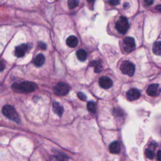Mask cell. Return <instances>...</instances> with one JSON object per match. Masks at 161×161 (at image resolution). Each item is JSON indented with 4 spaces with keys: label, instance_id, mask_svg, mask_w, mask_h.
<instances>
[{
    "label": "cell",
    "instance_id": "5",
    "mask_svg": "<svg viewBox=\"0 0 161 161\" xmlns=\"http://www.w3.org/2000/svg\"><path fill=\"white\" fill-rule=\"evenodd\" d=\"M54 93L56 95L64 96L66 95L70 91V86L64 83H59L54 87Z\"/></svg>",
    "mask_w": 161,
    "mask_h": 161
},
{
    "label": "cell",
    "instance_id": "16",
    "mask_svg": "<svg viewBox=\"0 0 161 161\" xmlns=\"http://www.w3.org/2000/svg\"><path fill=\"white\" fill-rule=\"evenodd\" d=\"M76 56H77L78 59L80 61H84L86 60L87 57V53L86 51L84 49H79L76 52Z\"/></svg>",
    "mask_w": 161,
    "mask_h": 161
},
{
    "label": "cell",
    "instance_id": "20",
    "mask_svg": "<svg viewBox=\"0 0 161 161\" xmlns=\"http://www.w3.org/2000/svg\"><path fill=\"white\" fill-rule=\"evenodd\" d=\"M145 155H146L147 158L149 159H152L154 157V152H153L152 150H151V149H147L146 150H145Z\"/></svg>",
    "mask_w": 161,
    "mask_h": 161
},
{
    "label": "cell",
    "instance_id": "3",
    "mask_svg": "<svg viewBox=\"0 0 161 161\" xmlns=\"http://www.w3.org/2000/svg\"><path fill=\"white\" fill-rule=\"evenodd\" d=\"M116 28L121 34H125L129 28V23L127 18L120 17L116 24Z\"/></svg>",
    "mask_w": 161,
    "mask_h": 161
},
{
    "label": "cell",
    "instance_id": "15",
    "mask_svg": "<svg viewBox=\"0 0 161 161\" xmlns=\"http://www.w3.org/2000/svg\"><path fill=\"white\" fill-rule=\"evenodd\" d=\"M53 110L55 113H56L57 115L61 117L62 115L64 113V108L63 107L61 106L59 103L53 102Z\"/></svg>",
    "mask_w": 161,
    "mask_h": 161
},
{
    "label": "cell",
    "instance_id": "14",
    "mask_svg": "<svg viewBox=\"0 0 161 161\" xmlns=\"http://www.w3.org/2000/svg\"><path fill=\"white\" fill-rule=\"evenodd\" d=\"M45 57L42 54V53H39L35 57V59H33V64L35 65L37 67H40L43 65L45 62Z\"/></svg>",
    "mask_w": 161,
    "mask_h": 161
},
{
    "label": "cell",
    "instance_id": "21",
    "mask_svg": "<svg viewBox=\"0 0 161 161\" xmlns=\"http://www.w3.org/2000/svg\"><path fill=\"white\" fill-rule=\"evenodd\" d=\"M121 0H110L109 2L112 5L117 6L120 3Z\"/></svg>",
    "mask_w": 161,
    "mask_h": 161
},
{
    "label": "cell",
    "instance_id": "27",
    "mask_svg": "<svg viewBox=\"0 0 161 161\" xmlns=\"http://www.w3.org/2000/svg\"><path fill=\"white\" fill-rule=\"evenodd\" d=\"M155 9L159 11H161V5H158L155 7Z\"/></svg>",
    "mask_w": 161,
    "mask_h": 161
},
{
    "label": "cell",
    "instance_id": "6",
    "mask_svg": "<svg viewBox=\"0 0 161 161\" xmlns=\"http://www.w3.org/2000/svg\"><path fill=\"white\" fill-rule=\"evenodd\" d=\"M124 50L127 53L132 52L136 47L135 40L131 37H126L124 39Z\"/></svg>",
    "mask_w": 161,
    "mask_h": 161
},
{
    "label": "cell",
    "instance_id": "9",
    "mask_svg": "<svg viewBox=\"0 0 161 161\" xmlns=\"http://www.w3.org/2000/svg\"><path fill=\"white\" fill-rule=\"evenodd\" d=\"M99 84L102 88L104 89H109L113 85L112 79L106 76H103L99 80Z\"/></svg>",
    "mask_w": 161,
    "mask_h": 161
},
{
    "label": "cell",
    "instance_id": "25",
    "mask_svg": "<svg viewBox=\"0 0 161 161\" xmlns=\"http://www.w3.org/2000/svg\"><path fill=\"white\" fill-rule=\"evenodd\" d=\"M157 158H158V161H161V150L159 151L158 152V155H157Z\"/></svg>",
    "mask_w": 161,
    "mask_h": 161
},
{
    "label": "cell",
    "instance_id": "1",
    "mask_svg": "<svg viewBox=\"0 0 161 161\" xmlns=\"http://www.w3.org/2000/svg\"><path fill=\"white\" fill-rule=\"evenodd\" d=\"M13 89L21 93H31L37 88V84L33 82H24L19 84H14Z\"/></svg>",
    "mask_w": 161,
    "mask_h": 161
},
{
    "label": "cell",
    "instance_id": "2",
    "mask_svg": "<svg viewBox=\"0 0 161 161\" xmlns=\"http://www.w3.org/2000/svg\"><path fill=\"white\" fill-rule=\"evenodd\" d=\"M2 113H3L4 115L7 118H8L9 119L17 123V124H20V118H19V116L17 112H16V110H15V109L12 106H4L2 109Z\"/></svg>",
    "mask_w": 161,
    "mask_h": 161
},
{
    "label": "cell",
    "instance_id": "11",
    "mask_svg": "<svg viewBox=\"0 0 161 161\" xmlns=\"http://www.w3.org/2000/svg\"><path fill=\"white\" fill-rule=\"evenodd\" d=\"M110 151L114 154H119L120 152V145L118 141H115L110 145Z\"/></svg>",
    "mask_w": 161,
    "mask_h": 161
},
{
    "label": "cell",
    "instance_id": "4",
    "mask_svg": "<svg viewBox=\"0 0 161 161\" xmlns=\"http://www.w3.org/2000/svg\"><path fill=\"white\" fill-rule=\"evenodd\" d=\"M121 71L124 74L132 76L135 73V67L134 64L130 61H125L121 65Z\"/></svg>",
    "mask_w": 161,
    "mask_h": 161
},
{
    "label": "cell",
    "instance_id": "29",
    "mask_svg": "<svg viewBox=\"0 0 161 161\" xmlns=\"http://www.w3.org/2000/svg\"><path fill=\"white\" fill-rule=\"evenodd\" d=\"M128 3H125V4H124V8H126V7H127V6H128Z\"/></svg>",
    "mask_w": 161,
    "mask_h": 161
},
{
    "label": "cell",
    "instance_id": "10",
    "mask_svg": "<svg viewBox=\"0 0 161 161\" xmlns=\"http://www.w3.org/2000/svg\"><path fill=\"white\" fill-rule=\"evenodd\" d=\"M126 96L130 101H134L138 99L140 97V91L137 89H131L127 93H126Z\"/></svg>",
    "mask_w": 161,
    "mask_h": 161
},
{
    "label": "cell",
    "instance_id": "8",
    "mask_svg": "<svg viewBox=\"0 0 161 161\" xmlns=\"http://www.w3.org/2000/svg\"><path fill=\"white\" fill-rule=\"evenodd\" d=\"M28 49V46L26 44H22L15 47V54L17 57H22L25 54V53Z\"/></svg>",
    "mask_w": 161,
    "mask_h": 161
},
{
    "label": "cell",
    "instance_id": "17",
    "mask_svg": "<svg viewBox=\"0 0 161 161\" xmlns=\"http://www.w3.org/2000/svg\"><path fill=\"white\" fill-rule=\"evenodd\" d=\"M153 52L157 56H161V41L156 42L153 45Z\"/></svg>",
    "mask_w": 161,
    "mask_h": 161
},
{
    "label": "cell",
    "instance_id": "23",
    "mask_svg": "<svg viewBox=\"0 0 161 161\" xmlns=\"http://www.w3.org/2000/svg\"><path fill=\"white\" fill-rule=\"evenodd\" d=\"M39 47L42 49H46V48H47V46H46V44L43 43V42H39Z\"/></svg>",
    "mask_w": 161,
    "mask_h": 161
},
{
    "label": "cell",
    "instance_id": "28",
    "mask_svg": "<svg viewBox=\"0 0 161 161\" xmlns=\"http://www.w3.org/2000/svg\"><path fill=\"white\" fill-rule=\"evenodd\" d=\"M94 1H95V0H87V1L89 2L90 4H91H91H93V3L94 2Z\"/></svg>",
    "mask_w": 161,
    "mask_h": 161
},
{
    "label": "cell",
    "instance_id": "18",
    "mask_svg": "<svg viewBox=\"0 0 161 161\" xmlns=\"http://www.w3.org/2000/svg\"><path fill=\"white\" fill-rule=\"evenodd\" d=\"M68 7L70 10L74 9L79 4V0H68Z\"/></svg>",
    "mask_w": 161,
    "mask_h": 161
},
{
    "label": "cell",
    "instance_id": "26",
    "mask_svg": "<svg viewBox=\"0 0 161 161\" xmlns=\"http://www.w3.org/2000/svg\"><path fill=\"white\" fill-rule=\"evenodd\" d=\"M4 67H5V64H4L3 61H1V71L3 70Z\"/></svg>",
    "mask_w": 161,
    "mask_h": 161
},
{
    "label": "cell",
    "instance_id": "19",
    "mask_svg": "<svg viewBox=\"0 0 161 161\" xmlns=\"http://www.w3.org/2000/svg\"><path fill=\"white\" fill-rule=\"evenodd\" d=\"M87 107L88 110L90 111V112L92 113H96V103L94 102H88L87 105Z\"/></svg>",
    "mask_w": 161,
    "mask_h": 161
},
{
    "label": "cell",
    "instance_id": "22",
    "mask_svg": "<svg viewBox=\"0 0 161 161\" xmlns=\"http://www.w3.org/2000/svg\"><path fill=\"white\" fill-rule=\"evenodd\" d=\"M78 97L80 99H81V100H83V101H85L86 99V96L83 93H79Z\"/></svg>",
    "mask_w": 161,
    "mask_h": 161
},
{
    "label": "cell",
    "instance_id": "7",
    "mask_svg": "<svg viewBox=\"0 0 161 161\" xmlns=\"http://www.w3.org/2000/svg\"><path fill=\"white\" fill-rule=\"evenodd\" d=\"M161 91L160 88L158 84H153L149 86L147 90V93L149 96L155 97L158 96Z\"/></svg>",
    "mask_w": 161,
    "mask_h": 161
},
{
    "label": "cell",
    "instance_id": "13",
    "mask_svg": "<svg viewBox=\"0 0 161 161\" xmlns=\"http://www.w3.org/2000/svg\"><path fill=\"white\" fill-rule=\"evenodd\" d=\"M91 67H94L96 73L101 72L103 70V64L101 60H93L90 64Z\"/></svg>",
    "mask_w": 161,
    "mask_h": 161
},
{
    "label": "cell",
    "instance_id": "12",
    "mask_svg": "<svg viewBox=\"0 0 161 161\" xmlns=\"http://www.w3.org/2000/svg\"><path fill=\"white\" fill-rule=\"evenodd\" d=\"M66 44L69 47L75 48L76 47H77V45L78 44V38L74 35H71L70 37H69L67 39Z\"/></svg>",
    "mask_w": 161,
    "mask_h": 161
},
{
    "label": "cell",
    "instance_id": "24",
    "mask_svg": "<svg viewBox=\"0 0 161 161\" xmlns=\"http://www.w3.org/2000/svg\"><path fill=\"white\" fill-rule=\"evenodd\" d=\"M145 3L147 4V5H152L153 3H154V0H144Z\"/></svg>",
    "mask_w": 161,
    "mask_h": 161
}]
</instances>
